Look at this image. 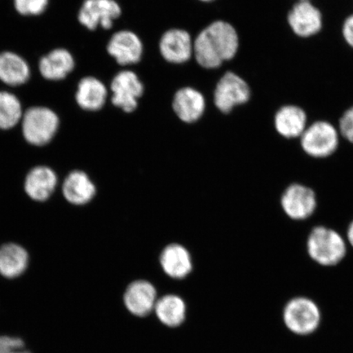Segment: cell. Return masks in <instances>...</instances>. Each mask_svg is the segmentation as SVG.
Listing matches in <instances>:
<instances>
[{
  "label": "cell",
  "instance_id": "28",
  "mask_svg": "<svg viewBox=\"0 0 353 353\" xmlns=\"http://www.w3.org/2000/svg\"><path fill=\"white\" fill-rule=\"evenodd\" d=\"M342 32L348 46L353 48V14L347 17L344 21Z\"/></svg>",
  "mask_w": 353,
  "mask_h": 353
},
{
  "label": "cell",
  "instance_id": "25",
  "mask_svg": "<svg viewBox=\"0 0 353 353\" xmlns=\"http://www.w3.org/2000/svg\"><path fill=\"white\" fill-rule=\"evenodd\" d=\"M48 0H14L17 12L25 16L41 14L46 11Z\"/></svg>",
  "mask_w": 353,
  "mask_h": 353
},
{
  "label": "cell",
  "instance_id": "30",
  "mask_svg": "<svg viewBox=\"0 0 353 353\" xmlns=\"http://www.w3.org/2000/svg\"><path fill=\"white\" fill-rule=\"evenodd\" d=\"M201 1H202V2H210V1H213V0H201Z\"/></svg>",
  "mask_w": 353,
  "mask_h": 353
},
{
  "label": "cell",
  "instance_id": "4",
  "mask_svg": "<svg viewBox=\"0 0 353 353\" xmlns=\"http://www.w3.org/2000/svg\"><path fill=\"white\" fill-rule=\"evenodd\" d=\"M59 127V117L47 108H30L22 116V132L30 144L43 145L50 143Z\"/></svg>",
  "mask_w": 353,
  "mask_h": 353
},
{
  "label": "cell",
  "instance_id": "3",
  "mask_svg": "<svg viewBox=\"0 0 353 353\" xmlns=\"http://www.w3.org/2000/svg\"><path fill=\"white\" fill-rule=\"evenodd\" d=\"M283 321L285 327L294 334L300 336L312 334L321 325L320 307L311 299L293 298L284 307Z\"/></svg>",
  "mask_w": 353,
  "mask_h": 353
},
{
  "label": "cell",
  "instance_id": "9",
  "mask_svg": "<svg viewBox=\"0 0 353 353\" xmlns=\"http://www.w3.org/2000/svg\"><path fill=\"white\" fill-rule=\"evenodd\" d=\"M112 103L127 113L138 108L139 99L143 96L144 86L139 78L131 70H123L114 77L112 82Z\"/></svg>",
  "mask_w": 353,
  "mask_h": 353
},
{
  "label": "cell",
  "instance_id": "19",
  "mask_svg": "<svg viewBox=\"0 0 353 353\" xmlns=\"http://www.w3.org/2000/svg\"><path fill=\"white\" fill-rule=\"evenodd\" d=\"M161 264L166 274L174 279H183L192 272L191 256L183 246L168 245L161 255Z\"/></svg>",
  "mask_w": 353,
  "mask_h": 353
},
{
  "label": "cell",
  "instance_id": "29",
  "mask_svg": "<svg viewBox=\"0 0 353 353\" xmlns=\"http://www.w3.org/2000/svg\"><path fill=\"white\" fill-rule=\"evenodd\" d=\"M347 241L353 247V221L348 226L347 232Z\"/></svg>",
  "mask_w": 353,
  "mask_h": 353
},
{
  "label": "cell",
  "instance_id": "1",
  "mask_svg": "<svg viewBox=\"0 0 353 353\" xmlns=\"http://www.w3.org/2000/svg\"><path fill=\"white\" fill-rule=\"evenodd\" d=\"M239 48V37L235 28L223 21L213 22L194 41V54L199 65L206 69L219 68L232 60Z\"/></svg>",
  "mask_w": 353,
  "mask_h": 353
},
{
  "label": "cell",
  "instance_id": "26",
  "mask_svg": "<svg viewBox=\"0 0 353 353\" xmlns=\"http://www.w3.org/2000/svg\"><path fill=\"white\" fill-rule=\"evenodd\" d=\"M0 353H32L25 348L21 339L0 335Z\"/></svg>",
  "mask_w": 353,
  "mask_h": 353
},
{
  "label": "cell",
  "instance_id": "5",
  "mask_svg": "<svg viewBox=\"0 0 353 353\" xmlns=\"http://www.w3.org/2000/svg\"><path fill=\"white\" fill-rule=\"evenodd\" d=\"M301 147L308 156L326 158L333 154L339 144V132L332 123L319 121L307 127L300 137Z\"/></svg>",
  "mask_w": 353,
  "mask_h": 353
},
{
  "label": "cell",
  "instance_id": "20",
  "mask_svg": "<svg viewBox=\"0 0 353 353\" xmlns=\"http://www.w3.org/2000/svg\"><path fill=\"white\" fill-rule=\"evenodd\" d=\"M74 61L72 54L63 48H57L42 57L39 61V72L50 81H60L72 72Z\"/></svg>",
  "mask_w": 353,
  "mask_h": 353
},
{
  "label": "cell",
  "instance_id": "23",
  "mask_svg": "<svg viewBox=\"0 0 353 353\" xmlns=\"http://www.w3.org/2000/svg\"><path fill=\"white\" fill-rule=\"evenodd\" d=\"M30 70L26 61L11 52L0 54V81L10 86L23 85L30 78Z\"/></svg>",
  "mask_w": 353,
  "mask_h": 353
},
{
  "label": "cell",
  "instance_id": "14",
  "mask_svg": "<svg viewBox=\"0 0 353 353\" xmlns=\"http://www.w3.org/2000/svg\"><path fill=\"white\" fill-rule=\"evenodd\" d=\"M173 109L181 121L194 123L204 114L205 99L201 92L195 88H183L174 97Z\"/></svg>",
  "mask_w": 353,
  "mask_h": 353
},
{
  "label": "cell",
  "instance_id": "17",
  "mask_svg": "<svg viewBox=\"0 0 353 353\" xmlns=\"http://www.w3.org/2000/svg\"><path fill=\"white\" fill-rule=\"evenodd\" d=\"M57 178L55 172L46 166H38L29 172L25 181V191L37 201L48 200L55 191Z\"/></svg>",
  "mask_w": 353,
  "mask_h": 353
},
{
  "label": "cell",
  "instance_id": "15",
  "mask_svg": "<svg viewBox=\"0 0 353 353\" xmlns=\"http://www.w3.org/2000/svg\"><path fill=\"white\" fill-rule=\"evenodd\" d=\"M188 306L182 297L168 294L157 299L154 315L167 328L180 327L187 319Z\"/></svg>",
  "mask_w": 353,
  "mask_h": 353
},
{
  "label": "cell",
  "instance_id": "18",
  "mask_svg": "<svg viewBox=\"0 0 353 353\" xmlns=\"http://www.w3.org/2000/svg\"><path fill=\"white\" fill-rule=\"evenodd\" d=\"M65 200L73 205H82L90 202L96 194V188L85 172L74 170L66 176L63 185Z\"/></svg>",
  "mask_w": 353,
  "mask_h": 353
},
{
  "label": "cell",
  "instance_id": "16",
  "mask_svg": "<svg viewBox=\"0 0 353 353\" xmlns=\"http://www.w3.org/2000/svg\"><path fill=\"white\" fill-rule=\"evenodd\" d=\"M307 117L305 110L298 105H287L275 116V128L278 134L285 139L300 138L307 129Z\"/></svg>",
  "mask_w": 353,
  "mask_h": 353
},
{
  "label": "cell",
  "instance_id": "6",
  "mask_svg": "<svg viewBox=\"0 0 353 353\" xmlns=\"http://www.w3.org/2000/svg\"><path fill=\"white\" fill-rule=\"evenodd\" d=\"M251 91L244 79L228 72L220 79L214 91V104L223 113H230L236 105L245 104L250 99Z\"/></svg>",
  "mask_w": 353,
  "mask_h": 353
},
{
  "label": "cell",
  "instance_id": "8",
  "mask_svg": "<svg viewBox=\"0 0 353 353\" xmlns=\"http://www.w3.org/2000/svg\"><path fill=\"white\" fill-rule=\"evenodd\" d=\"M282 210L293 220H305L314 213L317 201L314 191L299 183L291 184L282 194Z\"/></svg>",
  "mask_w": 353,
  "mask_h": 353
},
{
  "label": "cell",
  "instance_id": "27",
  "mask_svg": "<svg viewBox=\"0 0 353 353\" xmlns=\"http://www.w3.org/2000/svg\"><path fill=\"white\" fill-rule=\"evenodd\" d=\"M339 134L353 144V105L343 113L339 120Z\"/></svg>",
  "mask_w": 353,
  "mask_h": 353
},
{
  "label": "cell",
  "instance_id": "11",
  "mask_svg": "<svg viewBox=\"0 0 353 353\" xmlns=\"http://www.w3.org/2000/svg\"><path fill=\"white\" fill-rule=\"evenodd\" d=\"M288 23L298 37H311L321 32L322 14L310 0H300L289 12Z\"/></svg>",
  "mask_w": 353,
  "mask_h": 353
},
{
  "label": "cell",
  "instance_id": "7",
  "mask_svg": "<svg viewBox=\"0 0 353 353\" xmlns=\"http://www.w3.org/2000/svg\"><path fill=\"white\" fill-rule=\"evenodd\" d=\"M157 299L156 287L144 280L132 281L123 295V303L127 312L138 319H145L153 314Z\"/></svg>",
  "mask_w": 353,
  "mask_h": 353
},
{
  "label": "cell",
  "instance_id": "31",
  "mask_svg": "<svg viewBox=\"0 0 353 353\" xmlns=\"http://www.w3.org/2000/svg\"><path fill=\"white\" fill-rule=\"evenodd\" d=\"M299 1H300V0H299Z\"/></svg>",
  "mask_w": 353,
  "mask_h": 353
},
{
  "label": "cell",
  "instance_id": "10",
  "mask_svg": "<svg viewBox=\"0 0 353 353\" xmlns=\"http://www.w3.org/2000/svg\"><path fill=\"white\" fill-rule=\"evenodd\" d=\"M121 15V6L114 0H85L79 12V21L90 30L99 26L108 30Z\"/></svg>",
  "mask_w": 353,
  "mask_h": 353
},
{
  "label": "cell",
  "instance_id": "21",
  "mask_svg": "<svg viewBox=\"0 0 353 353\" xmlns=\"http://www.w3.org/2000/svg\"><path fill=\"white\" fill-rule=\"evenodd\" d=\"M108 98L107 88L99 79L85 77L78 85L76 99L79 107L95 112L103 108Z\"/></svg>",
  "mask_w": 353,
  "mask_h": 353
},
{
  "label": "cell",
  "instance_id": "22",
  "mask_svg": "<svg viewBox=\"0 0 353 353\" xmlns=\"http://www.w3.org/2000/svg\"><path fill=\"white\" fill-rule=\"evenodd\" d=\"M29 255L19 245L10 243L0 247V274L6 278H16L26 271Z\"/></svg>",
  "mask_w": 353,
  "mask_h": 353
},
{
  "label": "cell",
  "instance_id": "12",
  "mask_svg": "<svg viewBox=\"0 0 353 353\" xmlns=\"http://www.w3.org/2000/svg\"><path fill=\"white\" fill-rule=\"evenodd\" d=\"M160 52L170 63H186L194 54V42L191 35L182 29H171L162 35Z\"/></svg>",
  "mask_w": 353,
  "mask_h": 353
},
{
  "label": "cell",
  "instance_id": "2",
  "mask_svg": "<svg viewBox=\"0 0 353 353\" xmlns=\"http://www.w3.org/2000/svg\"><path fill=\"white\" fill-rule=\"evenodd\" d=\"M307 249L313 261L324 267L335 266L347 254L346 241L341 234L323 226L312 229L307 238Z\"/></svg>",
  "mask_w": 353,
  "mask_h": 353
},
{
  "label": "cell",
  "instance_id": "24",
  "mask_svg": "<svg viewBox=\"0 0 353 353\" xmlns=\"http://www.w3.org/2000/svg\"><path fill=\"white\" fill-rule=\"evenodd\" d=\"M22 119L20 101L8 92H0V130H10Z\"/></svg>",
  "mask_w": 353,
  "mask_h": 353
},
{
  "label": "cell",
  "instance_id": "13",
  "mask_svg": "<svg viewBox=\"0 0 353 353\" xmlns=\"http://www.w3.org/2000/svg\"><path fill=\"white\" fill-rule=\"evenodd\" d=\"M108 52L118 64L132 65L139 63L142 59L143 46L135 33L130 30H121L110 38Z\"/></svg>",
  "mask_w": 353,
  "mask_h": 353
}]
</instances>
